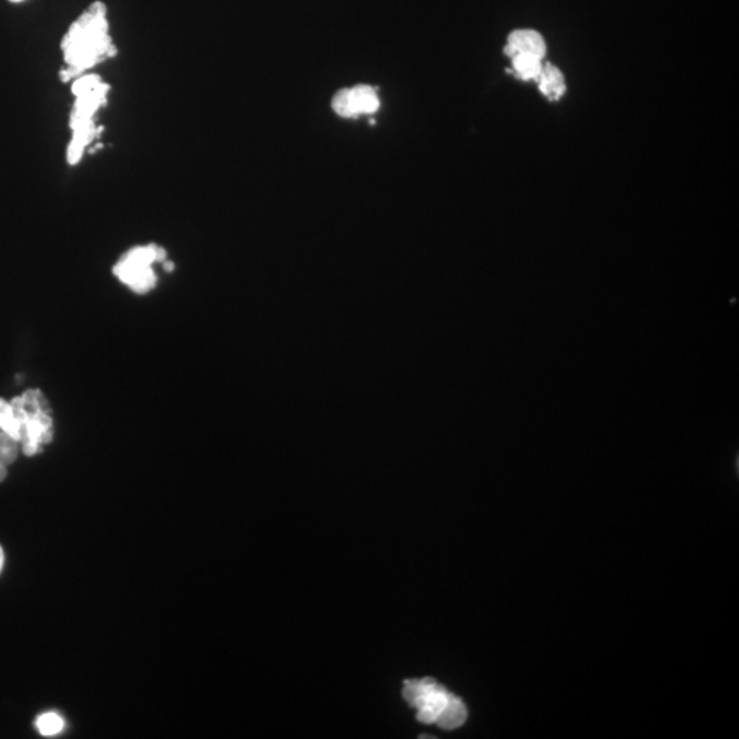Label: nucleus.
<instances>
[{"label": "nucleus", "instance_id": "1", "mask_svg": "<svg viewBox=\"0 0 739 739\" xmlns=\"http://www.w3.org/2000/svg\"><path fill=\"white\" fill-rule=\"evenodd\" d=\"M107 28L106 6L100 1L93 3L70 26L69 33L62 42L64 60L69 64L66 71L70 78L92 67L102 58H110L117 54Z\"/></svg>", "mask_w": 739, "mask_h": 739}, {"label": "nucleus", "instance_id": "2", "mask_svg": "<svg viewBox=\"0 0 739 739\" xmlns=\"http://www.w3.org/2000/svg\"><path fill=\"white\" fill-rule=\"evenodd\" d=\"M10 404L17 441L26 456L37 455L54 437V421L48 401L40 390H28Z\"/></svg>", "mask_w": 739, "mask_h": 739}, {"label": "nucleus", "instance_id": "3", "mask_svg": "<svg viewBox=\"0 0 739 739\" xmlns=\"http://www.w3.org/2000/svg\"><path fill=\"white\" fill-rule=\"evenodd\" d=\"M165 259L166 250L161 246H138L123 256L114 267V274L133 292L147 293L156 285V275L151 264Z\"/></svg>", "mask_w": 739, "mask_h": 739}, {"label": "nucleus", "instance_id": "4", "mask_svg": "<svg viewBox=\"0 0 739 739\" xmlns=\"http://www.w3.org/2000/svg\"><path fill=\"white\" fill-rule=\"evenodd\" d=\"M504 53L509 58L515 55H531L538 60H544L547 55V44L538 32L531 29H519L509 35Z\"/></svg>", "mask_w": 739, "mask_h": 739}, {"label": "nucleus", "instance_id": "5", "mask_svg": "<svg viewBox=\"0 0 739 739\" xmlns=\"http://www.w3.org/2000/svg\"><path fill=\"white\" fill-rule=\"evenodd\" d=\"M450 693L446 691L442 686H439L434 679L431 680L429 687L425 690V693L411 705L418 709V720L426 724L435 723L439 713L445 708L448 700L450 698Z\"/></svg>", "mask_w": 739, "mask_h": 739}, {"label": "nucleus", "instance_id": "6", "mask_svg": "<svg viewBox=\"0 0 739 739\" xmlns=\"http://www.w3.org/2000/svg\"><path fill=\"white\" fill-rule=\"evenodd\" d=\"M109 89H110V86L107 84L100 82L92 91H89V92H86V93H84L81 96H77V102H75V106H74V109L71 111V118H70L71 129H74L80 123L91 121V117L93 116V113L102 104L106 103V95H107Z\"/></svg>", "mask_w": 739, "mask_h": 739}, {"label": "nucleus", "instance_id": "7", "mask_svg": "<svg viewBox=\"0 0 739 739\" xmlns=\"http://www.w3.org/2000/svg\"><path fill=\"white\" fill-rule=\"evenodd\" d=\"M538 88L545 98L556 102L563 98L565 93V80L563 73L551 63H545L541 67V71L536 80Z\"/></svg>", "mask_w": 739, "mask_h": 739}, {"label": "nucleus", "instance_id": "8", "mask_svg": "<svg viewBox=\"0 0 739 739\" xmlns=\"http://www.w3.org/2000/svg\"><path fill=\"white\" fill-rule=\"evenodd\" d=\"M466 719H467V709H466L464 704L462 702V700L456 698L452 694L450 698L448 700L445 708L439 713L438 719L435 720V723L444 730H455V729L463 726Z\"/></svg>", "mask_w": 739, "mask_h": 739}, {"label": "nucleus", "instance_id": "9", "mask_svg": "<svg viewBox=\"0 0 739 739\" xmlns=\"http://www.w3.org/2000/svg\"><path fill=\"white\" fill-rule=\"evenodd\" d=\"M73 130H74V140L70 144L69 152H67V159L70 165H75L80 161L84 147L96 136V127L92 122V120L80 123Z\"/></svg>", "mask_w": 739, "mask_h": 739}, {"label": "nucleus", "instance_id": "10", "mask_svg": "<svg viewBox=\"0 0 739 739\" xmlns=\"http://www.w3.org/2000/svg\"><path fill=\"white\" fill-rule=\"evenodd\" d=\"M352 102L358 116L374 114L379 109V99L374 88L369 85H356L351 89Z\"/></svg>", "mask_w": 739, "mask_h": 739}, {"label": "nucleus", "instance_id": "11", "mask_svg": "<svg viewBox=\"0 0 739 739\" xmlns=\"http://www.w3.org/2000/svg\"><path fill=\"white\" fill-rule=\"evenodd\" d=\"M512 60V67L515 71V75L523 81H531L537 80L541 67L542 60H538L531 55H515Z\"/></svg>", "mask_w": 739, "mask_h": 739}, {"label": "nucleus", "instance_id": "12", "mask_svg": "<svg viewBox=\"0 0 739 739\" xmlns=\"http://www.w3.org/2000/svg\"><path fill=\"white\" fill-rule=\"evenodd\" d=\"M64 727V720L55 712H46L36 720V729L44 737H54L60 734Z\"/></svg>", "mask_w": 739, "mask_h": 739}, {"label": "nucleus", "instance_id": "13", "mask_svg": "<svg viewBox=\"0 0 739 739\" xmlns=\"http://www.w3.org/2000/svg\"><path fill=\"white\" fill-rule=\"evenodd\" d=\"M331 107L334 113L343 118H355L358 117V113L355 110L351 89H341L336 92L331 100Z\"/></svg>", "mask_w": 739, "mask_h": 739}, {"label": "nucleus", "instance_id": "14", "mask_svg": "<svg viewBox=\"0 0 739 739\" xmlns=\"http://www.w3.org/2000/svg\"><path fill=\"white\" fill-rule=\"evenodd\" d=\"M18 441L4 431H0V464H11L18 455Z\"/></svg>", "mask_w": 739, "mask_h": 739}, {"label": "nucleus", "instance_id": "15", "mask_svg": "<svg viewBox=\"0 0 739 739\" xmlns=\"http://www.w3.org/2000/svg\"><path fill=\"white\" fill-rule=\"evenodd\" d=\"M0 430L15 438L17 431H15V422H14L11 404L3 399H0Z\"/></svg>", "mask_w": 739, "mask_h": 739}, {"label": "nucleus", "instance_id": "16", "mask_svg": "<svg viewBox=\"0 0 739 739\" xmlns=\"http://www.w3.org/2000/svg\"><path fill=\"white\" fill-rule=\"evenodd\" d=\"M100 78L98 75H86V77H82L80 80H77L73 85V93L75 96H81L89 91H92L95 86H98L100 84Z\"/></svg>", "mask_w": 739, "mask_h": 739}, {"label": "nucleus", "instance_id": "17", "mask_svg": "<svg viewBox=\"0 0 739 739\" xmlns=\"http://www.w3.org/2000/svg\"><path fill=\"white\" fill-rule=\"evenodd\" d=\"M6 477H7V466L0 464V482H3Z\"/></svg>", "mask_w": 739, "mask_h": 739}, {"label": "nucleus", "instance_id": "18", "mask_svg": "<svg viewBox=\"0 0 739 739\" xmlns=\"http://www.w3.org/2000/svg\"><path fill=\"white\" fill-rule=\"evenodd\" d=\"M61 77L63 81H69V80H70V75H69V73H67L66 70H62Z\"/></svg>", "mask_w": 739, "mask_h": 739}, {"label": "nucleus", "instance_id": "19", "mask_svg": "<svg viewBox=\"0 0 739 739\" xmlns=\"http://www.w3.org/2000/svg\"><path fill=\"white\" fill-rule=\"evenodd\" d=\"M3 563H4V554H3V549H1V547H0V571H1V568H3Z\"/></svg>", "mask_w": 739, "mask_h": 739}, {"label": "nucleus", "instance_id": "20", "mask_svg": "<svg viewBox=\"0 0 739 739\" xmlns=\"http://www.w3.org/2000/svg\"><path fill=\"white\" fill-rule=\"evenodd\" d=\"M165 268H166V270H167V271H172V270H173V263H170V262H167V263H166V264H165Z\"/></svg>", "mask_w": 739, "mask_h": 739}, {"label": "nucleus", "instance_id": "21", "mask_svg": "<svg viewBox=\"0 0 739 739\" xmlns=\"http://www.w3.org/2000/svg\"><path fill=\"white\" fill-rule=\"evenodd\" d=\"M10 1H12V3H18V1H22V0H10Z\"/></svg>", "mask_w": 739, "mask_h": 739}]
</instances>
